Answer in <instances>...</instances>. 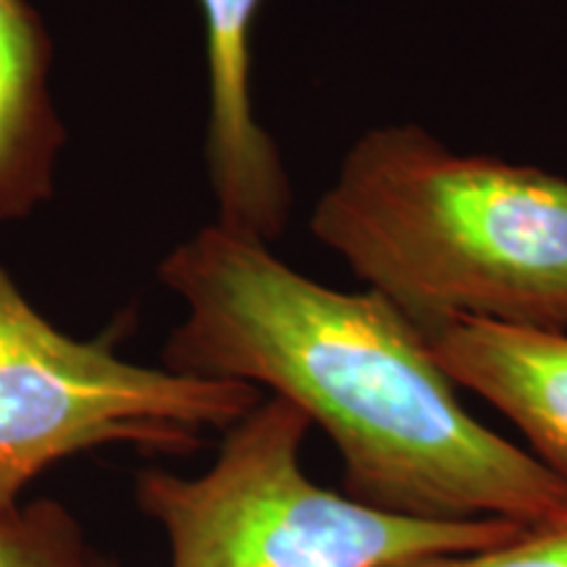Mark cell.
<instances>
[{"mask_svg":"<svg viewBox=\"0 0 567 567\" xmlns=\"http://www.w3.org/2000/svg\"><path fill=\"white\" fill-rule=\"evenodd\" d=\"M158 276L184 305L163 368L287 400L337 446L352 499L423 520H567V478L467 413L423 331L384 297L326 287L216 221Z\"/></svg>","mask_w":567,"mask_h":567,"instance_id":"1","label":"cell"},{"mask_svg":"<svg viewBox=\"0 0 567 567\" xmlns=\"http://www.w3.org/2000/svg\"><path fill=\"white\" fill-rule=\"evenodd\" d=\"M310 234L421 331L450 321L567 331L565 176L384 124L344 153Z\"/></svg>","mask_w":567,"mask_h":567,"instance_id":"2","label":"cell"},{"mask_svg":"<svg viewBox=\"0 0 567 567\" xmlns=\"http://www.w3.org/2000/svg\"><path fill=\"white\" fill-rule=\"evenodd\" d=\"M310 421L266 394L224 431L200 476L147 467L134 502L163 530L172 567H394L513 542L509 520H423L318 486L302 467Z\"/></svg>","mask_w":567,"mask_h":567,"instance_id":"3","label":"cell"},{"mask_svg":"<svg viewBox=\"0 0 567 567\" xmlns=\"http://www.w3.org/2000/svg\"><path fill=\"white\" fill-rule=\"evenodd\" d=\"M250 384L137 365L111 337L76 339L48 321L0 266V513L48 467L126 444L184 457L264 400Z\"/></svg>","mask_w":567,"mask_h":567,"instance_id":"4","label":"cell"},{"mask_svg":"<svg viewBox=\"0 0 567 567\" xmlns=\"http://www.w3.org/2000/svg\"><path fill=\"white\" fill-rule=\"evenodd\" d=\"M264 0H200L208 69L205 172L216 224L274 245L289 224L292 182L252 101V30Z\"/></svg>","mask_w":567,"mask_h":567,"instance_id":"5","label":"cell"},{"mask_svg":"<svg viewBox=\"0 0 567 567\" xmlns=\"http://www.w3.org/2000/svg\"><path fill=\"white\" fill-rule=\"evenodd\" d=\"M423 337L457 386L484 396L567 478V331L450 321Z\"/></svg>","mask_w":567,"mask_h":567,"instance_id":"6","label":"cell"},{"mask_svg":"<svg viewBox=\"0 0 567 567\" xmlns=\"http://www.w3.org/2000/svg\"><path fill=\"white\" fill-rule=\"evenodd\" d=\"M53 38L32 0H0V226L53 197L66 126L51 87Z\"/></svg>","mask_w":567,"mask_h":567,"instance_id":"7","label":"cell"},{"mask_svg":"<svg viewBox=\"0 0 567 567\" xmlns=\"http://www.w3.org/2000/svg\"><path fill=\"white\" fill-rule=\"evenodd\" d=\"M82 523L55 499H32L0 513V567H92Z\"/></svg>","mask_w":567,"mask_h":567,"instance_id":"8","label":"cell"},{"mask_svg":"<svg viewBox=\"0 0 567 567\" xmlns=\"http://www.w3.org/2000/svg\"><path fill=\"white\" fill-rule=\"evenodd\" d=\"M394 567H567V520L526 528L513 542L488 549L417 557Z\"/></svg>","mask_w":567,"mask_h":567,"instance_id":"9","label":"cell"},{"mask_svg":"<svg viewBox=\"0 0 567 567\" xmlns=\"http://www.w3.org/2000/svg\"><path fill=\"white\" fill-rule=\"evenodd\" d=\"M92 567H122V565H118L116 559H103V557H97L95 565H92Z\"/></svg>","mask_w":567,"mask_h":567,"instance_id":"10","label":"cell"}]
</instances>
